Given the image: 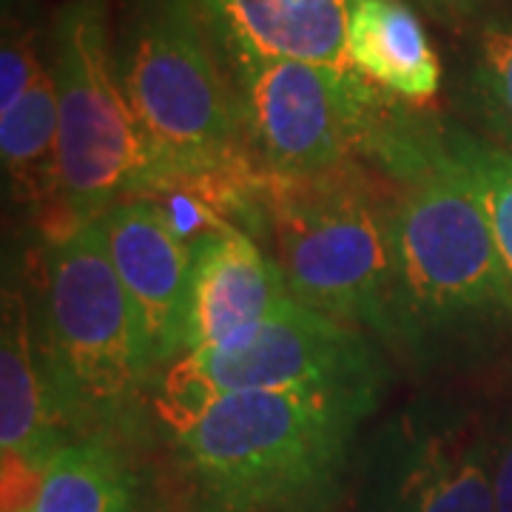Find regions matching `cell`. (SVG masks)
Segmentation results:
<instances>
[{
    "instance_id": "1",
    "label": "cell",
    "mask_w": 512,
    "mask_h": 512,
    "mask_svg": "<svg viewBox=\"0 0 512 512\" xmlns=\"http://www.w3.org/2000/svg\"><path fill=\"white\" fill-rule=\"evenodd\" d=\"M393 188V288L384 348L416 370L467 362L512 322L493 225L441 123L396 103L365 151Z\"/></svg>"
},
{
    "instance_id": "2",
    "label": "cell",
    "mask_w": 512,
    "mask_h": 512,
    "mask_svg": "<svg viewBox=\"0 0 512 512\" xmlns=\"http://www.w3.org/2000/svg\"><path fill=\"white\" fill-rule=\"evenodd\" d=\"M382 390H245L171 427L174 450L217 512H308L336 493Z\"/></svg>"
},
{
    "instance_id": "3",
    "label": "cell",
    "mask_w": 512,
    "mask_h": 512,
    "mask_svg": "<svg viewBox=\"0 0 512 512\" xmlns=\"http://www.w3.org/2000/svg\"><path fill=\"white\" fill-rule=\"evenodd\" d=\"M390 217V177L367 157L322 174L259 180L256 222L293 299L382 345L393 288Z\"/></svg>"
},
{
    "instance_id": "4",
    "label": "cell",
    "mask_w": 512,
    "mask_h": 512,
    "mask_svg": "<svg viewBox=\"0 0 512 512\" xmlns=\"http://www.w3.org/2000/svg\"><path fill=\"white\" fill-rule=\"evenodd\" d=\"M32 288L37 356L66 427L126 436L151 379L97 220L46 237Z\"/></svg>"
},
{
    "instance_id": "5",
    "label": "cell",
    "mask_w": 512,
    "mask_h": 512,
    "mask_svg": "<svg viewBox=\"0 0 512 512\" xmlns=\"http://www.w3.org/2000/svg\"><path fill=\"white\" fill-rule=\"evenodd\" d=\"M114 57L151 160L140 194L174 177L248 160L200 0H117Z\"/></svg>"
},
{
    "instance_id": "6",
    "label": "cell",
    "mask_w": 512,
    "mask_h": 512,
    "mask_svg": "<svg viewBox=\"0 0 512 512\" xmlns=\"http://www.w3.org/2000/svg\"><path fill=\"white\" fill-rule=\"evenodd\" d=\"M49 69L60 137L46 237H57L94 222L117 200L140 194L151 160L117 74L111 0L60 3L49 32Z\"/></svg>"
},
{
    "instance_id": "7",
    "label": "cell",
    "mask_w": 512,
    "mask_h": 512,
    "mask_svg": "<svg viewBox=\"0 0 512 512\" xmlns=\"http://www.w3.org/2000/svg\"><path fill=\"white\" fill-rule=\"evenodd\" d=\"M242 148L262 177H305L365 157L399 103L353 69L220 55Z\"/></svg>"
},
{
    "instance_id": "8",
    "label": "cell",
    "mask_w": 512,
    "mask_h": 512,
    "mask_svg": "<svg viewBox=\"0 0 512 512\" xmlns=\"http://www.w3.org/2000/svg\"><path fill=\"white\" fill-rule=\"evenodd\" d=\"M384 345L367 330L285 299L265 322L214 348L191 350L154 384L165 430L208 402L245 390H384Z\"/></svg>"
},
{
    "instance_id": "9",
    "label": "cell",
    "mask_w": 512,
    "mask_h": 512,
    "mask_svg": "<svg viewBox=\"0 0 512 512\" xmlns=\"http://www.w3.org/2000/svg\"><path fill=\"white\" fill-rule=\"evenodd\" d=\"M362 512H498L493 430L461 404H407L367 447Z\"/></svg>"
},
{
    "instance_id": "10",
    "label": "cell",
    "mask_w": 512,
    "mask_h": 512,
    "mask_svg": "<svg viewBox=\"0 0 512 512\" xmlns=\"http://www.w3.org/2000/svg\"><path fill=\"white\" fill-rule=\"evenodd\" d=\"M97 225L134 316L140 362L151 387L183 356L191 242L146 194L109 205Z\"/></svg>"
},
{
    "instance_id": "11",
    "label": "cell",
    "mask_w": 512,
    "mask_h": 512,
    "mask_svg": "<svg viewBox=\"0 0 512 512\" xmlns=\"http://www.w3.org/2000/svg\"><path fill=\"white\" fill-rule=\"evenodd\" d=\"M291 299L276 259L248 228L228 225L191 245L183 356L214 348L265 322Z\"/></svg>"
},
{
    "instance_id": "12",
    "label": "cell",
    "mask_w": 512,
    "mask_h": 512,
    "mask_svg": "<svg viewBox=\"0 0 512 512\" xmlns=\"http://www.w3.org/2000/svg\"><path fill=\"white\" fill-rule=\"evenodd\" d=\"M37 356L32 302L20 282L3 285L0 319V453L3 467L40 473L72 441Z\"/></svg>"
},
{
    "instance_id": "13",
    "label": "cell",
    "mask_w": 512,
    "mask_h": 512,
    "mask_svg": "<svg viewBox=\"0 0 512 512\" xmlns=\"http://www.w3.org/2000/svg\"><path fill=\"white\" fill-rule=\"evenodd\" d=\"M353 0H200L217 55L291 57L350 69L345 55Z\"/></svg>"
},
{
    "instance_id": "14",
    "label": "cell",
    "mask_w": 512,
    "mask_h": 512,
    "mask_svg": "<svg viewBox=\"0 0 512 512\" xmlns=\"http://www.w3.org/2000/svg\"><path fill=\"white\" fill-rule=\"evenodd\" d=\"M345 55L353 72L407 106H427L441 92V60L407 0H353Z\"/></svg>"
},
{
    "instance_id": "15",
    "label": "cell",
    "mask_w": 512,
    "mask_h": 512,
    "mask_svg": "<svg viewBox=\"0 0 512 512\" xmlns=\"http://www.w3.org/2000/svg\"><path fill=\"white\" fill-rule=\"evenodd\" d=\"M32 512H143V481L126 436H74L43 470Z\"/></svg>"
},
{
    "instance_id": "16",
    "label": "cell",
    "mask_w": 512,
    "mask_h": 512,
    "mask_svg": "<svg viewBox=\"0 0 512 512\" xmlns=\"http://www.w3.org/2000/svg\"><path fill=\"white\" fill-rule=\"evenodd\" d=\"M60 111L52 69L46 66L15 106L0 111L3 177L18 205L49 217L57 188Z\"/></svg>"
},
{
    "instance_id": "17",
    "label": "cell",
    "mask_w": 512,
    "mask_h": 512,
    "mask_svg": "<svg viewBox=\"0 0 512 512\" xmlns=\"http://www.w3.org/2000/svg\"><path fill=\"white\" fill-rule=\"evenodd\" d=\"M456 103L473 134L512 154V15L481 20L456 74Z\"/></svg>"
},
{
    "instance_id": "18",
    "label": "cell",
    "mask_w": 512,
    "mask_h": 512,
    "mask_svg": "<svg viewBox=\"0 0 512 512\" xmlns=\"http://www.w3.org/2000/svg\"><path fill=\"white\" fill-rule=\"evenodd\" d=\"M441 137L467 180L476 185L512 282V154L453 123H441Z\"/></svg>"
},
{
    "instance_id": "19",
    "label": "cell",
    "mask_w": 512,
    "mask_h": 512,
    "mask_svg": "<svg viewBox=\"0 0 512 512\" xmlns=\"http://www.w3.org/2000/svg\"><path fill=\"white\" fill-rule=\"evenodd\" d=\"M49 66L37 46V32L26 29L20 20H3V43H0V111L15 106L40 72Z\"/></svg>"
},
{
    "instance_id": "20",
    "label": "cell",
    "mask_w": 512,
    "mask_h": 512,
    "mask_svg": "<svg viewBox=\"0 0 512 512\" xmlns=\"http://www.w3.org/2000/svg\"><path fill=\"white\" fill-rule=\"evenodd\" d=\"M407 3L419 6L421 12H427L430 18L450 29H461V26H478L481 20L495 15V6L501 0H407Z\"/></svg>"
},
{
    "instance_id": "21",
    "label": "cell",
    "mask_w": 512,
    "mask_h": 512,
    "mask_svg": "<svg viewBox=\"0 0 512 512\" xmlns=\"http://www.w3.org/2000/svg\"><path fill=\"white\" fill-rule=\"evenodd\" d=\"M493 481L498 512H512V416L493 430Z\"/></svg>"
},
{
    "instance_id": "22",
    "label": "cell",
    "mask_w": 512,
    "mask_h": 512,
    "mask_svg": "<svg viewBox=\"0 0 512 512\" xmlns=\"http://www.w3.org/2000/svg\"><path fill=\"white\" fill-rule=\"evenodd\" d=\"M18 3H26V0H3V6L9 9V6H18Z\"/></svg>"
}]
</instances>
